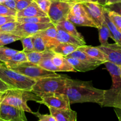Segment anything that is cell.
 <instances>
[{
	"label": "cell",
	"instance_id": "cell-1",
	"mask_svg": "<svg viewBox=\"0 0 121 121\" xmlns=\"http://www.w3.org/2000/svg\"><path fill=\"white\" fill-rule=\"evenodd\" d=\"M105 90L95 87L91 81L86 82L72 79H66L65 94L67 95L70 105L78 103H95L101 106L104 99Z\"/></svg>",
	"mask_w": 121,
	"mask_h": 121
},
{
	"label": "cell",
	"instance_id": "cell-2",
	"mask_svg": "<svg viewBox=\"0 0 121 121\" xmlns=\"http://www.w3.org/2000/svg\"><path fill=\"white\" fill-rule=\"evenodd\" d=\"M41 100V98L32 91L18 89H9L2 93L0 99V104L11 105L22 109L25 112L34 114V112L28 107V101H35L37 103Z\"/></svg>",
	"mask_w": 121,
	"mask_h": 121
},
{
	"label": "cell",
	"instance_id": "cell-3",
	"mask_svg": "<svg viewBox=\"0 0 121 121\" xmlns=\"http://www.w3.org/2000/svg\"><path fill=\"white\" fill-rule=\"evenodd\" d=\"M66 76L50 77L36 80L32 87L31 91L40 96L53 93H64L66 87Z\"/></svg>",
	"mask_w": 121,
	"mask_h": 121
},
{
	"label": "cell",
	"instance_id": "cell-4",
	"mask_svg": "<svg viewBox=\"0 0 121 121\" xmlns=\"http://www.w3.org/2000/svg\"><path fill=\"white\" fill-rule=\"evenodd\" d=\"M0 79L10 89L30 91L36 82L34 79L8 69L5 64L0 66Z\"/></svg>",
	"mask_w": 121,
	"mask_h": 121
},
{
	"label": "cell",
	"instance_id": "cell-5",
	"mask_svg": "<svg viewBox=\"0 0 121 121\" xmlns=\"http://www.w3.org/2000/svg\"><path fill=\"white\" fill-rule=\"evenodd\" d=\"M10 69L26 76L29 77L35 80H37L43 78L57 77L60 75L57 74L56 72L46 70L38 65L32 63L28 61L21 63L15 67H11Z\"/></svg>",
	"mask_w": 121,
	"mask_h": 121
},
{
	"label": "cell",
	"instance_id": "cell-6",
	"mask_svg": "<svg viewBox=\"0 0 121 121\" xmlns=\"http://www.w3.org/2000/svg\"><path fill=\"white\" fill-rule=\"evenodd\" d=\"M73 4L74 3L52 0V3L47 13L51 22L56 25L60 21L67 19Z\"/></svg>",
	"mask_w": 121,
	"mask_h": 121
},
{
	"label": "cell",
	"instance_id": "cell-7",
	"mask_svg": "<svg viewBox=\"0 0 121 121\" xmlns=\"http://www.w3.org/2000/svg\"><path fill=\"white\" fill-rule=\"evenodd\" d=\"M41 100L39 104H43L48 108L65 109L70 108V104L68 97L64 93H53L41 97Z\"/></svg>",
	"mask_w": 121,
	"mask_h": 121
},
{
	"label": "cell",
	"instance_id": "cell-8",
	"mask_svg": "<svg viewBox=\"0 0 121 121\" xmlns=\"http://www.w3.org/2000/svg\"><path fill=\"white\" fill-rule=\"evenodd\" d=\"M52 22L46 23H19L15 30L12 33L19 35L21 38L33 36L40 31L48 28L53 26Z\"/></svg>",
	"mask_w": 121,
	"mask_h": 121
},
{
	"label": "cell",
	"instance_id": "cell-9",
	"mask_svg": "<svg viewBox=\"0 0 121 121\" xmlns=\"http://www.w3.org/2000/svg\"><path fill=\"white\" fill-rule=\"evenodd\" d=\"M89 17L95 24L97 28H99L105 21L104 7L97 2H80Z\"/></svg>",
	"mask_w": 121,
	"mask_h": 121
},
{
	"label": "cell",
	"instance_id": "cell-10",
	"mask_svg": "<svg viewBox=\"0 0 121 121\" xmlns=\"http://www.w3.org/2000/svg\"><path fill=\"white\" fill-rule=\"evenodd\" d=\"M0 119L6 121H28L22 109L0 104Z\"/></svg>",
	"mask_w": 121,
	"mask_h": 121
},
{
	"label": "cell",
	"instance_id": "cell-11",
	"mask_svg": "<svg viewBox=\"0 0 121 121\" xmlns=\"http://www.w3.org/2000/svg\"><path fill=\"white\" fill-rule=\"evenodd\" d=\"M107 58L108 61L113 64L121 66V46L117 43H108L105 46L100 45L97 46Z\"/></svg>",
	"mask_w": 121,
	"mask_h": 121
},
{
	"label": "cell",
	"instance_id": "cell-12",
	"mask_svg": "<svg viewBox=\"0 0 121 121\" xmlns=\"http://www.w3.org/2000/svg\"><path fill=\"white\" fill-rule=\"evenodd\" d=\"M101 107L121 109V87L105 90Z\"/></svg>",
	"mask_w": 121,
	"mask_h": 121
},
{
	"label": "cell",
	"instance_id": "cell-13",
	"mask_svg": "<svg viewBox=\"0 0 121 121\" xmlns=\"http://www.w3.org/2000/svg\"><path fill=\"white\" fill-rule=\"evenodd\" d=\"M50 113L57 121H77V113L76 111L69 109H57L48 108Z\"/></svg>",
	"mask_w": 121,
	"mask_h": 121
},
{
	"label": "cell",
	"instance_id": "cell-14",
	"mask_svg": "<svg viewBox=\"0 0 121 121\" xmlns=\"http://www.w3.org/2000/svg\"><path fill=\"white\" fill-rule=\"evenodd\" d=\"M48 17L47 14L43 11L34 1L27 8L22 9V11H18L16 15V17Z\"/></svg>",
	"mask_w": 121,
	"mask_h": 121
},
{
	"label": "cell",
	"instance_id": "cell-15",
	"mask_svg": "<svg viewBox=\"0 0 121 121\" xmlns=\"http://www.w3.org/2000/svg\"><path fill=\"white\" fill-rule=\"evenodd\" d=\"M56 28L57 29V35L56 39L59 41V43L71 44L74 45V46H78V47L85 46L86 44L85 41H83V40H80L78 38L71 35L61 28H59L57 27H56Z\"/></svg>",
	"mask_w": 121,
	"mask_h": 121
},
{
	"label": "cell",
	"instance_id": "cell-16",
	"mask_svg": "<svg viewBox=\"0 0 121 121\" xmlns=\"http://www.w3.org/2000/svg\"><path fill=\"white\" fill-rule=\"evenodd\" d=\"M104 64H105L106 69L109 72L112 77V85L111 88L114 89L121 87V78L119 66L108 61H106Z\"/></svg>",
	"mask_w": 121,
	"mask_h": 121
},
{
	"label": "cell",
	"instance_id": "cell-17",
	"mask_svg": "<svg viewBox=\"0 0 121 121\" xmlns=\"http://www.w3.org/2000/svg\"><path fill=\"white\" fill-rule=\"evenodd\" d=\"M52 60L53 64L59 70V72H76L72 65L69 62L66 57L54 53Z\"/></svg>",
	"mask_w": 121,
	"mask_h": 121
},
{
	"label": "cell",
	"instance_id": "cell-18",
	"mask_svg": "<svg viewBox=\"0 0 121 121\" xmlns=\"http://www.w3.org/2000/svg\"><path fill=\"white\" fill-rule=\"evenodd\" d=\"M66 58L76 72H88V71L93 70L97 68L98 66H99V65H98L85 62V61H81V60H78L75 58L70 57L67 56L66 57Z\"/></svg>",
	"mask_w": 121,
	"mask_h": 121
},
{
	"label": "cell",
	"instance_id": "cell-19",
	"mask_svg": "<svg viewBox=\"0 0 121 121\" xmlns=\"http://www.w3.org/2000/svg\"><path fill=\"white\" fill-rule=\"evenodd\" d=\"M78 50L84 52L91 57L102 61L103 63L108 61L105 54L98 47H93V46L85 45L78 47Z\"/></svg>",
	"mask_w": 121,
	"mask_h": 121
},
{
	"label": "cell",
	"instance_id": "cell-20",
	"mask_svg": "<svg viewBox=\"0 0 121 121\" xmlns=\"http://www.w3.org/2000/svg\"><path fill=\"white\" fill-rule=\"evenodd\" d=\"M55 26L56 27H59V28H61L67 33H69L71 35L78 38L80 40L85 41V39H84L83 36L78 31L74 24L71 22V21H70L69 20H67V19L60 21Z\"/></svg>",
	"mask_w": 121,
	"mask_h": 121
},
{
	"label": "cell",
	"instance_id": "cell-21",
	"mask_svg": "<svg viewBox=\"0 0 121 121\" xmlns=\"http://www.w3.org/2000/svg\"><path fill=\"white\" fill-rule=\"evenodd\" d=\"M78 46L65 43H60L53 47L51 51L55 54H60L66 57L78 49Z\"/></svg>",
	"mask_w": 121,
	"mask_h": 121
},
{
	"label": "cell",
	"instance_id": "cell-22",
	"mask_svg": "<svg viewBox=\"0 0 121 121\" xmlns=\"http://www.w3.org/2000/svg\"><path fill=\"white\" fill-rule=\"evenodd\" d=\"M67 19L72 22H73L74 25L79 26L94 27V28H97L95 24L89 17V16H76V15H72V14L69 13Z\"/></svg>",
	"mask_w": 121,
	"mask_h": 121
},
{
	"label": "cell",
	"instance_id": "cell-23",
	"mask_svg": "<svg viewBox=\"0 0 121 121\" xmlns=\"http://www.w3.org/2000/svg\"><path fill=\"white\" fill-rule=\"evenodd\" d=\"M26 54L28 61L35 65H38L43 59L46 57L52 56L54 55V53L51 50H46L42 52L34 51L26 53Z\"/></svg>",
	"mask_w": 121,
	"mask_h": 121
},
{
	"label": "cell",
	"instance_id": "cell-24",
	"mask_svg": "<svg viewBox=\"0 0 121 121\" xmlns=\"http://www.w3.org/2000/svg\"><path fill=\"white\" fill-rule=\"evenodd\" d=\"M104 15H105V20L109 28L110 32H111V38L115 41L116 43L121 46V33L117 29L115 26L110 20L109 18L108 15L107 11L105 8L104 9Z\"/></svg>",
	"mask_w": 121,
	"mask_h": 121
},
{
	"label": "cell",
	"instance_id": "cell-25",
	"mask_svg": "<svg viewBox=\"0 0 121 121\" xmlns=\"http://www.w3.org/2000/svg\"><path fill=\"white\" fill-rule=\"evenodd\" d=\"M28 61L26 54L22 51H18L14 55H13L8 61L5 63L6 67L8 69L20 65L22 62Z\"/></svg>",
	"mask_w": 121,
	"mask_h": 121
},
{
	"label": "cell",
	"instance_id": "cell-26",
	"mask_svg": "<svg viewBox=\"0 0 121 121\" xmlns=\"http://www.w3.org/2000/svg\"><path fill=\"white\" fill-rule=\"evenodd\" d=\"M67 56L70 57L75 58V59L81 60V61L89 63L95 64V65H99V66H100V65H102V64H104L102 61H99V60H96V59H93V58L91 57V56L87 55V54H86L85 53H84V52H82V51L79 50L78 49L76 50V51H74V52H73V53H71L70 54H69V55Z\"/></svg>",
	"mask_w": 121,
	"mask_h": 121
},
{
	"label": "cell",
	"instance_id": "cell-27",
	"mask_svg": "<svg viewBox=\"0 0 121 121\" xmlns=\"http://www.w3.org/2000/svg\"><path fill=\"white\" fill-rule=\"evenodd\" d=\"M98 29L99 30V41L100 43V45H106L108 43V41L109 38L111 37V32L105 20L104 21L102 26Z\"/></svg>",
	"mask_w": 121,
	"mask_h": 121
},
{
	"label": "cell",
	"instance_id": "cell-28",
	"mask_svg": "<svg viewBox=\"0 0 121 121\" xmlns=\"http://www.w3.org/2000/svg\"><path fill=\"white\" fill-rule=\"evenodd\" d=\"M16 21L19 23H46L51 22L50 20L48 17H16Z\"/></svg>",
	"mask_w": 121,
	"mask_h": 121
},
{
	"label": "cell",
	"instance_id": "cell-29",
	"mask_svg": "<svg viewBox=\"0 0 121 121\" xmlns=\"http://www.w3.org/2000/svg\"><path fill=\"white\" fill-rule=\"evenodd\" d=\"M21 37L13 33H1L0 34V47L21 40Z\"/></svg>",
	"mask_w": 121,
	"mask_h": 121
},
{
	"label": "cell",
	"instance_id": "cell-30",
	"mask_svg": "<svg viewBox=\"0 0 121 121\" xmlns=\"http://www.w3.org/2000/svg\"><path fill=\"white\" fill-rule=\"evenodd\" d=\"M32 40L35 52H42L47 50L46 43L42 37L36 34L32 36Z\"/></svg>",
	"mask_w": 121,
	"mask_h": 121
},
{
	"label": "cell",
	"instance_id": "cell-31",
	"mask_svg": "<svg viewBox=\"0 0 121 121\" xmlns=\"http://www.w3.org/2000/svg\"><path fill=\"white\" fill-rule=\"evenodd\" d=\"M52 57H53V56L44 57L40 61L38 65L44 69L46 70L53 72H59V70L56 67L55 65L53 64V61H52Z\"/></svg>",
	"mask_w": 121,
	"mask_h": 121
},
{
	"label": "cell",
	"instance_id": "cell-32",
	"mask_svg": "<svg viewBox=\"0 0 121 121\" xmlns=\"http://www.w3.org/2000/svg\"><path fill=\"white\" fill-rule=\"evenodd\" d=\"M18 52L16 50L6 47L5 46L0 47V60L5 63L8 61L13 55Z\"/></svg>",
	"mask_w": 121,
	"mask_h": 121
},
{
	"label": "cell",
	"instance_id": "cell-33",
	"mask_svg": "<svg viewBox=\"0 0 121 121\" xmlns=\"http://www.w3.org/2000/svg\"><path fill=\"white\" fill-rule=\"evenodd\" d=\"M21 43L23 46V50L22 52L25 53H28V52H34V48L33 46V40H32V36L25 37L21 39Z\"/></svg>",
	"mask_w": 121,
	"mask_h": 121
},
{
	"label": "cell",
	"instance_id": "cell-34",
	"mask_svg": "<svg viewBox=\"0 0 121 121\" xmlns=\"http://www.w3.org/2000/svg\"><path fill=\"white\" fill-rule=\"evenodd\" d=\"M107 11L108 15L117 29L121 33V15L112 11Z\"/></svg>",
	"mask_w": 121,
	"mask_h": 121
},
{
	"label": "cell",
	"instance_id": "cell-35",
	"mask_svg": "<svg viewBox=\"0 0 121 121\" xmlns=\"http://www.w3.org/2000/svg\"><path fill=\"white\" fill-rule=\"evenodd\" d=\"M18 24L17 21L7 22L0 27V33H12Z\"/></svg>",
	"mask_w": 121,
	"mask_h": 121
},
{
	"label": "cell",
	"instance_id": "cell-36",
	"mask_svg": "<svg viewBox=\"0 0 121 121\" xmlns=\"http://www.w3.org/2000/svg\"><path fill=\"white\" fill-rule=\"evenodd\" d=\"M17 11L8 8L2 4H0V15L16 17Z\"/></svg>",
	"mask_w": 121,
	"mask_h": 121
},
{
	"label": "cell",
	"instance_id": "cell-37",
	"mask_svg": "<svg viewBox=\"0 0 121 121\" xmlns=\"http://www.w3.org/2000/svg\"><path fill=\"white\" fill-rule=\"evenodd\" d=\"M37 4L39 8L43 12L47 14L50 7L52 0H33Z\"/></svg>",
	"mask_w": 121,
	"mask_h": 121
},
{
	"label": "cell",
	"instance_id": "cell-38",
	"mask_svg": "<svg viewBox=\"0 0 121 121\" xmlns=\"http://www.w3.org/2000/svg\"><path fill=\"white\" fill-rule=\"evenodd\" d=\"M15 9L18 11H22V9L27 8L28 5L33 2V0H15Z\"/></svg>",
	"mask_w": 121,
	"mask_h": 121
},
{
	"label": "cell",
	"instance_id": "cell-39",
	"mask_svg": "<svg viewBox=\"0 0 121 121\" xmlns=\"http://www.w3.org/2000/svg\"><path fill=\"white\" fill-rule=\"evenodd\" d=\"M104 8L108 11L114 12L117 14L121 15V2L113 4L108 5L104 6Z\"/></svg>",
	"mask_w": 121,
	"mask_h": 121
},
{
	"label": "cell",
	"instance_id": "cell-40",
	"mask_svg": "<svg viewBox=\"0 0 121 121\" xmlns=\"http://www.w3.org/2000/svg\"><path fill=\"white\" fill-rule=\"evenodd\" d=\"M34 115L39 118L38 121H57L51 114H41L39 112H34Z\"/></svg>",
	"mask_w": 121,
	"mask_h": 121
},
{
	"label": "cell",
	"instance_id": "cell-41",
	"mask_svg": "<svg viewBox=\"0 0 121 121\" xmlns=\"http://www.w3.org/2000/svg\"><path fill=\"white\" fill-rule=\"evenodd\" d=\"M14 21H16V17L0 15V27L7 22Z\"/></svg>",
	"mask_w": 121,
	"mask_h": 121
},
{
	"label": "cell",
	"instance_id": "cell-42",
	"mask_svg": "<svg viewBox=\"0 0 121 121\" xmlns=\"http://www.w3.org/2000/svg\"><path fill=\"white\" fill-rule=\"evenodd\" d=\"M2 4L4 5L8 8L12 9H15V0H6L5 2L2 3Z\"/></svg>",
	"mask_w": 121,
	"mask_h": 121
},
{
	"label": "cell",
	"instance_id": "cell-43",
	"mask_svg": "<svg viewBox=\"0 0 121 121\" xmlns=\"http://www.w3.org/2000/svg\"><path fill=\"white\" fill-rule=\"evenodd\" d=\"M9 89H10V87L5 83H4L2 80L0 79V92H4L5 91H7Z\"/></svg>",
	"mask_w": 121,
	"mask_h": 121
},
{
	"label": "cell",
	"instance_id": "cell-44",
	"mask_svg": "<svg viewBox=\"0 0 121 121\" xmlns=\"http://www.w3.org/2000/svg\"><path fill=\"white\" fill-rule=\"evenodd\" d=\"M121 2V0H106V3H105V5L113 4H115V3H118V2Z\"/></svg>",
	"mask_w": 121,
	"mask_h": 121
},
{
	"label": "cell",
	"instance_id": "cell-45",
	"mask_svg": "<svg viewBox=\"0 0 121 121\" xmlns=\"http://www.w3.org/2000/svg\"><path fill=\"white\" fill-rule=\"evenodd\" d=\"M114 111L117 115L118 118H121V109L119 108H113Z\"/></svg>",
	"mask_w": 121,
	"mask_h": 121
},
{
	"label": "cell",
	"instance_id": "cell-46",
	"mask_svg": "<svg viewBox=\"0 0 121 121\" xmlns=\"http://www.w3.org/2000/svg\"><path fill=\"white\" fill-rule=\"evenodd\" d=\"M98 2V0H77V2Z\"/></svg>",
	"mask_w": 121,
	"mask_h": 121
},
{
	"label": "cell",
	"instance_id": "cell-47",
	"mask_svg": "<svg viewBox=\"0 0 121 121\" xmlns=\"http://www.w3.org/2000/svg\"><path fill=\"white\" fill-rule=\"evenodd\" d=\"M55 1L69 2V3H76V2H77V0H55Z\"/></svg>",
	"mask_w": 121,
	"mask_h": 121
},
{
	"label": "cell",
	"instance_id": "cell-48",
	"mask_svg": "<svg viewBox=\"0 0 121 121\" xmlns=\"http://www.w3.org/2000/svg\"><path fill=\"white\" fill-rule=\"evenodd\" d=\"M106 0H98V2L97 3L99 4L102 5L104 6L105 5V3H106Z\"/></svg>",
	"mask_w": 121,
	"mask_h": 121
},
{
	"label": "cell",
	"instance_id": "cell-49",
	"mask_svg": "<svg viewBox=\"0 0 121 121\" xmlns=\"http://www.w3.org/2000/svg\"><path fill=\"white\" fill-rule=\"evenodd\" d=\"M4 62H2V61H1V60H0V66H2V65H4Z\"/></svg>",
	"mask_w": 121,
	"mask_h": 121
},
{
	"label": "cell",
	"instance_id": "cell-50",
	"mask_svg": "<svg viewBox=\"0 0 121 121\" xmlns=\"http://www.w3.org/2000/svg\"><path fill=\"white\" fill-rule=\"evenodd\" d=\"M6 0H0V4H2L4 2H5Z\"/></svg>",
	"mask_w": 121,
	"mask_h": 121
},
{
	"label": "cell",
	"instance_id": "cell-51",
	"mask_svg": "<svg viewBox=\"0 0 121 121\" xmlns=\"http://www.w3.org/2000/svg\"><path fill=\"white\" fill-rule=\"evenodd\" d=\"M2 93H3V92H0V99H1V96H2Z\"/></svg>",
	"mask_w": 121,
	"mask_h": 121
},
{
	"label": "cell",
	"instance_id": "cell-52",
	"mask_svg": "<svg viewBox=\"0 0 121 121\" xmlns=\"http://www.w3.org/2000/svg\"><path fill=\"white\" fill-rule=\"evenodd\" d=\"M119 68H120V73H121V65L119 66Z\"/></svg>",
	"mask_w": 121,
	"mask_h": 121
},
{
	"label": "cell",
	"instance_id": "cell-53",
	"mask_svg": "<svg viewBox=\"0 0 121 121\" xmlns=\"http://www.w3.org/2000/svg\"><path fill=\"white\" fill-rule=\"evenodd\" d=\"M118 121H121V118H118Z\"/></svg>",
	"mask_w": 121,
	"mask_h": 121
},
{
	"label": "cell",
	"instance_id": "cell-54",
	"mask_svg": "<svg viewBox=\"0 0 121 121\" xmlns=\"http://www.w3.org/2000/svg\"><path fill=\"white\" fill-rule=\"evenodd\" d=\"M0 121H4V120H2V119H0Z\"/></svg>",
	"mask_w": 121,
	"mask_h": 121
},
{
	"label": "cell",
	"instance_id": "cell-55",
	"mask_svg": "<svg viewBox=\"0 0 121 121\" xmlns=\"http://www.w3.org/2000/svg\"><path fill=\"white\" fill-rule=\"evenodd\" d=\"M0 34H1V33H0Z\"/></svg>",
	"mask_w": 121,
	"mask_h": 121
}]
</instances>
